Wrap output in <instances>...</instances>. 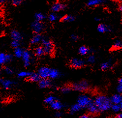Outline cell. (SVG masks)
Returning <instances> with one entry per match:
<instances>
[{"instance_id": "1", "label": "cell", "mask_w": 122, "mask_h": 118, "mask_svg": "<svg viewBox=\"0 0 122 118\" xmlns=\"http://www.w3.org/2000/svg\"><path fill=\"white\" fill-rule=\"evenodd\" d=\"M94 102L99 111H107L111 109L112 105L110 98L104 95H99L96 97Z\"/></svg>"}, {"instance_id": "2", "label": "cell", "mask_w": 122, "mask_h": 118, "mask_svg": "<svg viewBox=\"0 0 122 118\" xmlns=\"http://www.w3.org/2000/svg\"><path fill=\"white\" fill-rule=\"evenodd\" d=\"M71 86L72 89L73 90L80 92H84L89 90L90 85L87 81L83 80L73 84Z\"/></svg>"}, {"instance_id": "3", "label": "cell", "mask_w": 122, "mask_h": 118, "mask_svg": "<svg viewBox=\"0 0 122 118\" xmlns=\"http://www.w3.org/2000/svg\"><path fill=\"white\" fill-rule=\"evenodd\" d=\"M41 43L42 44V47L44 50L45 54H51L54 50V46L53 42L50 40L45 38H43Z\"/></svg>"}, {"instance_id": "4", "label": "cell", "mask_w": 122, "mask_h": 118, "mask_svg": "<svg viewBox=\"0 0 122 118\" xmlns=\"http://www.w3.org/2000/svg\"><path fill=\"white\" fill-rule=\"evenodd\" d=\"M93 100L88 95L82 94L79 96L77 99V104L82 108H86L90 103Z\"/></svg>"}, {"instance_id": "5", "label": "cell", "mask_w": 122, "mask_h": 118, "mask_svg": "<svg viewBox=\"0 0 122 118\" xmlns=\"http://www.w3.org/2000/svg\"><path fill=\"white\" fill-rule=\"evenodd\" d=\"M85 64L86 63L85 61L78 58L72 59L69 62L70 66L71 67L75 69L81 68L85 66Z\"/></svg>"}, {"instance_id": "6", "label": "cell", "mask_w": 122, "mask_h": 118, "mask_svg": "<svg viewBox=\"0 0 122 118\" xmlns=\"http://www.w3.org/2000/svg\"><path fill=\"white\" fill-rule=\"evenodd\" d=\"M31 28L35 34H40L45 29V25L42 22L35 20L31 24Z\"/></svg>"}, {"instance_id": "7", "label": "cell", "mask_w": 122, "mask_h": 118, "mask_svg": "<svg viewBox=\"0 0 122 118\" xmlns=\"http://www.w3.org/2000/svg\"><path fill=\"white\" fill-rule=\"evenodd\" d=\"M13 59V55L0 52V65H3L11 62Z\"/></svg>"}, {"instance_id": "8", "label": "cell", "mask_w": 122, "mask_h": 118, "mask_svg": "<svg viewBox=\"0 0 122 118\" xmlns=\"http://www.w3.org/2000/svg\"><path fill=\"white\" fill-rule=\"evenodd\" d=\"M21 58L24 66L25 67H29L30 64V60H31V55L30 52L27 50H24Z\"/></svg>"}, {"instance_id": "9", "label": "cell", "mask_w": 122, "mask_h": 118, "mask_svg": "<svg viewBox=\"0 0 122 118\" xmlns=\"http://www.w3.org/2000/svg\"><path fill=\"white\" fill-rule=\"evenodd\" d=\"M50 70L51 68L48 67L43 66L39 69L37 73L41 79H49Z\"/></svg>"}, {"instance_id": "10", "label": "cell", "mask_w": 122, "mask_h": 118, "mask_svg": "<svg viewBox=\"0 0 122 118\" xmlns=\"http://www.w3.org/2000/svg\"><path fill=\"white\" fill-rule=\"evenodd\" d=\"M66 5L64 3L60 2H56L52 5L51 7V10L53 13L58 12L60 11L65 10L66 8Z\"/></svg>"}, {"instance_id": "11", "label": "cell", "mask_w": 122, "mask_h": 118, "mask_svg": "<svg viewBox=\"0 0 122 118\" xmlns=\"http://www.w3.org/2000/svg\"><path fill=\"white\" fill-rule=\"evenodd\" d=\"M52 85V83L50 79H41L38 82V86L41 88H46L51 87Z\"/></svg>"}, {"instance_id": "12", "label": "cell", "mask_w": 122, "mask_h": 118, "mask_svg": "<svg viewBox=\"0 0 122 118\" xmlns=\"http://www.w3.org/2000/svg\"><path fill=\"white\" fill-rule=\"evenodd\" d=\"M50 105L52 109L57 111L61 110L64 108V105L57 99L52 102Z\"/></svg>"}, {"instance_id": "13", "label": "cell", "mask_w": 122, "mask_h": 118, "mask_svg": "<svg viewBox=\"0 0 122 118\" xmlns=\"http://www.w3.org/2000/svg\"><path fill=\"white\" fill-rule=\"evenodd\" d=\"M10 36L12 40L17 41L20 42L22 40L23 37L22 34L20 33L18 31L16 30H13L10 33Z\"/></svg>"}, {"instance_id": "14", "label": "cell", "mask_w": 122, "mask_h": 118, "mask_svg": "<svg viewBox=\"0 0 122 118\" xmlns=\"http://www.w3.org/2000/svg\"><path fill=\"white\" fill-rule=\"evenodd\" d=\"M110 100L113 105H120L122 104V96L120 94H115L111 97Z\"/></svg>"}, {"instance_id": "15", "label": "cell", "mask_w": 122, "mask_h": 118, "mask_svg": "<svg viewBox=\"0 0 122 118\" xmlns=\"http://www.w3.org/2000/svg\"><path fill=\"white\" fill-rule=\"evenodd\" d=\"M16 84V82L10 79H3L1 83L3 87L5 90L10 89Z\"/></svg>"}, {"instance_id": "16", "label": "cell", "mask_w": 122, "mask_h": 118, "mask_svg": "<svg viewBox=\"0 0 122 118\" xmlns=\"http://www.w3.org/2000/svg\"><path fill=\"white\" fill-rule=\"evenodd\" d=\"M86 108H87L89 112L92 114H97L99 112L97 107L95 104L93 100L90 103Z\"/></svg>"}, {"instance_id": "17", "label": "cell", "mask_w": 122, "mask_h": 118, "mask_svg": "<svg viewBox=\"0 0 122 118\" xmlns=\"http://www.w3.org/2000/svg\"><path fill=\"white\" fill-rule=\"evenodd\" d=\"M43 37L41 34H36L30 40V43L32 45H36L41 42Z\"/></svg>"}, {"instance_id": "18", "label": "cell", "mask_w": 122, "mask_h": 118, "mask_svg": "<svg viewBox=\"0 0 122 118\" xmlns=\"http://www.w3.org/2000/svg\"><path fill=\"white\" fill-rule=\"evenodd\" d=\"M97 31L100 33H105L111 31V28L104 24H100L98 25Z\"/></svg>"}, {"instance_id": "19", "label": "cell", "mask_w": 122, "mask_h": 118, "mask_svg": "<svg viewBox=\"0 0 122 118\" xmlns=\"http://www.w3.org/2000/svg\"><path fill=\"white\" fill-rule=\"evenodd\" d=\"M28 79L29 81L31 82H38L41 79L37 73L32 72V74L28 78Z\"/></svg>"}, {"instance_id": "20", "label": "cell", "mask_w": 122, "mask_h": 118, "mask_svg": "<svg viewBox=\"0 0 122 118\" xmlns=\"http://www.w3.org/2000/svg\"><path fill=\"white\" fill-rule=\"evenodd\" d=\"M61 74L59 71L55 69H51L50 72L49 77L50 79H56L60 77Z\"/></svg>"}, {"instance_id": "21", "label": "cell", "mask_w": 122, "mask_h": 118, "mask_svg": "<svg viewBox=\"0 0 122 118\" xmlns=\"http://www.w3.org/2000/svg\"><path fill=\"white\" fill-rule=\"evenodd\" d=\"M104 2L101 0H91L87 3L86 5L88 7H95L102 5Z\"/></svg>"}, {"instance_id": "22", "label": "cell", "mask_w": 122, "mask_h": 118, "mask_svg": "<svg viewBox=\"0 0 122 118\" xmlns=\"http://www.w3.org/2000/svg\"><path fill=\"white\" fill-rule=\"evenodd\" d=\"M34 53L35 55L38 57H40L45 54L43 48L42 46L36 47L34 50Z\"/></svg>"}, {"instance_id": "23", "label": "cell", "mask_w": 122, "mask_h": 118, "mask_svg": "<svg viewBox=\"0 0 122 118\" xmlns=\"http://www.w3.org/2000/svg\"><path fill=\"white\" fill-rule=\"evenodd\" d=\"M81 109L82 108L77 103V104H74V105L71 106L69 109V112L71 114H74V113L79 112Z\"/></svg>"}, {"instance_id": "24", "label": "cell", "mask_w": 122, "mask_h": 118, "mask_svg": "<svg viewBox=\"0 0 122 118\" xmlns=\"http://www.w3.org/2000/svg\"><path fill=\"white\" fill-rule=\"evenodd\" d=\"M24 50L20 47L14 49V56L17 58H21L22 57Z\"/></svg>"}, {"instance_id": "25", "label": "cell", "mask_w": 122, "mask_h": 118, "mask_svg": "<svg viewBox=\"0 0 122 118\" xmlns=\"http://www.w3.org/2000/svg\"><path fill=\"white\" fill-rule=\"evenodd\" d=\"M90 49L85 46L81 47L79 49V53L82 56L86 55L90 52Z\"/></svg>"}, {"instance_id": "26", "label": "cell", "mask_w": 122, "mask_h": 118, "mask_svg": "<svg viewBox=\"0 0 122 118\" xmlns=\"http://www.w3.org/2000/svg\"><path fill=\"white\" fill-rule=\"evenodd\" d=\"M75 20V18L72 15H65L61 19V21L66 22H72Z\"/></svg>"}, {"instance_id": "27", "label": "cell", "mask_w": 122, "mask_h": 118, "mask_svg": "<svg viewBox=\"0 0 122 118\" xmlns=\"http://www.w3.org/2000/svg\"><path fill=\"white\" fill-rule=\"evenodd\" d=\"M122 41L120 40H116L113 43L112 47V50H118L122 48Z\"/></svg>"}, {"instance_id": "28", "label": "cell", "mask_w": 122, "mask_h": 118, "mask_svg": "<svg viewBox=\"0 0 122 118\" xmlns=\"http://www.w3.org/2000/svg\"><path fill=\"white\" fill-rule=\"evenodd\" d=\"M32 72L28 71H21L18 73V77L20 78H28L30 75L32 74Z\"/></svg>"}, {"instance_id": "29", "label": "cell", "mask_w": 122, "mask_h": 118, "mask_svg": "<svg viewBox=\"0 0 122 118\" xmlns=\"http://www.w3.org/2000/svg\"><path fill=\"white\" fill-rule=\"evenodd\" d=\"M35 18L36 21L42 22L46 19V16L41 13H37L35 14Z\"/></svg>"}, {"instance_id": "30", "label": "cell", "mask_w": 122, "mask_h": 118, "mask_svg": "<svg viewBox=\"0 0 122 118\" xmlns=\"http://www.w3.org/2000/svg\"><path fill=\"white\" fill-rule=\"evenodd\" d=\"M57 100L56 98L55 97L53 96L50 95L48 97H46L45 100H44V103L46 104H48V105H50L52 102H53L54 101Z\"/></svg>"}, {"instance_id": "31", "label": "cell", "mask_w": 122, "mask_h": 118, "mask_svg": "<svg viewBox=\"0 0 122 118\" xmlns=\"http://www.w3.org/2000/svg\"><path fill=\"white\" fill-rule=\"evenodd\" d=\"M72 88L71 86H68V85H66V86H65L64 87H63L62 88H61V91L62 93L66 94V93H69L71 90H72Z\"/></svg>"}, {"instance_id": "32", "label": "cell", "mask_w": 122, "mask_h": 118, "mask_svg": "<svg viewBox=\"0 0 122 118\" xmlns=\"http://www.w3.org/2000/svg\"><path fill=\"white\" fill-rule=\"evenodd\" d=\"M114 112H120L122 108V104L120 105H113L112 104L111 108Z\"/></svg>"}, {"instance_id": "33", "label": "cell", "mask_w": 122, "mask_h": 118, "mask_svg": "<svg viewBox=\"0 0 122 118\" xmlns=\"http://www.w3.org/2000/svg\"><path fill=\"white\" fill-rule=\"evenodd\" d=\"M111 66V64L110 62H105L102 63L100 65V68L102 70L105 71L109 69Z\"/></svg>"}, {"instance_id": "34", "label": "cell", "mask_w": 122, "mask_h": 118, "mask_svg": "<svg viewBox=\"0 0 122 118\" xmlns=\"http://www.w3.org/2000/svg\"><path fill=\"white\" fill-rule=\"evenodd\" d=\"M49 20L51 22H54L58 19V16L54 13H51L49 15Z\"/></svg>"}, {"instance_id": "35", "label": "cell", "mask_w": 122, "mask_h": 118, "mask_svg": "<svg viewBox=\"0 0 122 118\" xmlns=\"http://www.w3.org/2000/svg\"><path fill=\"white\" fill-rule=\"evenodd\" d=\"M117 91L119 94H121L122 93V79L120 78L118 80V84L117 87Z\"/></svg>"}, {"instance_id": "36", "label": "cell", "mask_w": 122, "mask_h": 118, "mask_svg": "<svg viewBox=\"0 0 122 118\" xmlns=\"http://www.w3.org/2000/svg\"><path fill=\"white\" fill-rule=\"evenodd\" d=\"M20 42L19 41L12 40L11 43V47L14 49L20 47Z\"/></svg>"}, {"instance_id": "37", "label": "cell", "mask_w": 122, "mask_h": 118, "mask_svg": "<svg viewBox=\"0 0 122 118\" xmlns=\"http://www.w3.org/2000/svg\"><path fill=\"white\" fill-rule=\"evenodd\" d=\"M4 72L6 74H7V75H12L14 73L13 70L11 68L8 67V66L5 67L4 69Z\"/></svg>"}, {"instance_id": "38", "label": "cell", "mask_w": 122, "mask_h": 118, "mask_svg": "<svg viewBox=\"0 0 122 118\" xmlns=\"http://www.w3.org/2000/svg\"><path fill=\"white\" fill-rule=\"evenodd\" d=\"M96 61V58L93 55H90L87 59V62L90 64H94Z\"/></svg>"}, {"instance_id": "39", "label": "cell", "mask_w": 122, "mask_h": 118, "mask_svg": "<svg viewBox=\"0 0 122 118\" xmlns=\"http://www.w3.org/2000/svg\"><path fill=\"white\" fill-rule=\"evenodd\" d=\"M23 1L20 0H15V1H12V5L15 6H18L21 5Z\"/></svg>"}, {"instance_id": "40", "label": "cell", "mask_w": 122, "mask_h": 118, "mask_svg": "<svg viewBox=\"0 0 122 118\" xmlns=\"http://www.w3.org/2000/svg\"><path fill=\"white\" fill-rule=\"evenodd\" d=\"M71 39L74 41H77L79 40V37L78 35H75V34H72L71 36Z\"/></svg>"}, {"instance_id": "41", "label": "cell", "mask_w": 122, "mask_h": 118, "mask_svg": "<svg viewBox=\"0 0 122 118\" xmlns=\"http://www.w3.org/2000/svg\"><path fill=\"white\" fill-rule=\"evenodd\" d=\"M61 116H62V113L59 111H57L54 114V117L56 118H60Z\"/></svg>"}, {"instance_id": "42", "label": "cell", "mask_w": 122, "mask_h": 118, "mask_svg": "<svg viewBox=\"0 0 122 118\" xmlns=\"http://www.w3.org/2000/svg\"><path fill=\"white\" fill-rule=\"evenodd\" d=\"M79 118H92L90 117V116H88V115L84 114V115H83L81 116Z\"/></svg>"}, {"instance_id": "43", "label": "cell", "mask_w": 122, "mask_h": 118, "mask_svg": "<svg viewBox=\"0 0 122 118\" xmlns=\"http://www.w3.org/2000/svg\"><path fill=\"white\" fill-rule=\"evenodd\" d=\"M116 118H122V113H119L116 116Z\"/></svg>"}, {"instance_id": "44", "label": "cell", "mask_w": 122, "mask_h": 118, "mask_svg": "<svg viewBox=\"0 0 122 118\" xmlns=\"http://www.w3.org/2000/svg\"><path fill=\"white\" fill-rule=\"evenodd\" d=\"M95 20L97 21H99L101 20V19H100L99 18H97V17H96V18H95Z\"/></svg>"}, {"instance_id": "45", "label": "cell", "mask_w": 122, "mask_h": 118, "mask_svg": "<svg viewBox=\"0 0 122 118\" xmlns=\"http://www.w3.org/2000/svg\"><path fill=\"white\" fill-rule=\"evenodd\" d=\"M119 10L120 12H121L122 11V5L120 4V6H119Z\"/></svg>"}, {"instance_id": "46", "label": "cell", "mask_w": 122, "mask_h": 118, "mask_svg": "<svg viewBox=\"0 0 122 118\" xmlns=\"http://www.w3.org/2000/svg\"><path fill=\"white\" fill-rule=\"evenodd\" d=\"M6 3L5 1H3V0H2V1H0V4H3L4 3Z\"/></svg>"}, {"instance_id": "47", "label": "cell", "mask_w": 122, "mask_h": 118, "mask_svg": "<svg viewBox=\"0 0 122 118\" xmlns=\"http://www.w3.org/2000/svg\"><path fill=\"white\" fill-rule=\"evenodd\" d=\"M3 79H1V78H0V84H1V83H2V81H3Z\"/></svg>"}]
</instances>
